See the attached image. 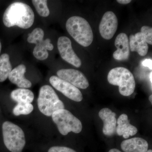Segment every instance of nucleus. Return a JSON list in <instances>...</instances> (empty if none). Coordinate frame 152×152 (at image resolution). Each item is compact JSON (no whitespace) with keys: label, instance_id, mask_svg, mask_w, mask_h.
Masks as SVG:
<instances>
[{"label":"nucleus","instance_id":"obj_1","mask_svg":"<svg viewBox=\"0 0 152 152\" xmlns=\"http://www.w3.org/2000/svg\"><path fill=\"white\" fill-rule=\"evenodd\" d=\"M34 11L29 6L21 2H15L6 9L3 21L7 27L17 26L21 28L28 29L34 24Z\"/></svg>","mask_w":152,"mask_h":152},{"label":"nucleus","instance_id":"obj_2","mask_svg":"<svg viewBox=\"0 0 152 152\" xmlns=\"http://www.w3.org/2000/svg\"><path fill=\"white\" fill-rule=\"evenodd\" d=\"M68 32L82 46L87 47L92 43L94 35L88 22L81 17L73 16L66 23Z\"/></svg>","mask_w":152,"mask_h":152},{"label":"nucleus","instance_id":"obj_3","mask_svg":"<svg viewBox=\"0 0 152 152\" xmlns=\"http://www.w3.org/2000/svg\"><path fill=\"white\" fill-rule=\"evenodd\" d=\"M107 80L110 84L118 86L121 94L125 96H130L134 92L136 83L134 78L126 68L118 67L109 72Z\"/></svg>","mask_w":152,"mask_h":152},{"label":"nucleus","instance_id":"obj_4","mask_svg":"<svg viewBox=\"0 0 152 152\" xmlns=\"http://www.w3.org/2000/svg\"><path fill=\"white\" fill-rule=\"evenodd\" d=\"M37 103L40 111L47 116H51L55 111L65 107L54 90L48 85L43 86L40 89Z\"/></svg>","mask_w":152,"mask_h":152},{"label":"nucleus","instance_id":"obj_5","mask_svg":"<svg viewBox=\"0 0 152 152\" xmlns=\"http://www.w3.org/2000/svg\"><path fill=\"white\" fill-rule=\"evenodd\" d=\"M4 143L11 152H22L26 145L25 134L21 128L10 121L2 125Z\"/></svg>","mask_w":152,"mask_h":152},{"label":"nucleus","instance_id":"obj_6","mask_svg":"<svg viewBox=\"0 0 152 152\" xmlns=\"http://www.w3.org/2000/svg\"><path fill=\"white\" fill-rule=\"evenodd\" d=\"M51 116L59 132L63 135H66L70 132L78 134L82 130L81 122L67 110H58Z\"/></svg>","mask_w":152,"mask_h":152},{"label":"nucleus","instance_id":"obj_7","mask_svg":"<svg viewBox=\"0 0 152 152\" xmlns=\"http://www.w3.org/2000/svg\"><path fill=\"white\" fill-rule=\"evenodd\" d=\"M28 42L34 44L36 46L33 51V55L36 58L43 61L48 58L49 53L48 50L51 51L54 48L50 39L44 40V32L41 28H36L29 34Z\"/></svg>","mask_w":152,"mask_h":152},{"label":"nucleus","instance_id":"obj_8","mask_svg":"<svg viewBox=\"0 0 152 152\" xmlns=\"http://www.w3.org/2000/svg\"><path fill=\"white\" fill-rule=\"evenodd\" d=\"M50 82L55 89L72 100L80 102L83 100V96L80 91L70 83L56 76L50 77Z\"/></svg>","mask_w":152,"mask_h":152},{"label":"nucleus","instance_id":"obj_9","mask_svg":"<svg viewBox=\"0 0 152 152\" xmlns=\"http://www.w3.org/2000/svg\"><path fill=\"white\" fill-rule=\"evenodd\" d=\"M58 48L63 60L77 68L81 66L80 59L74 52L72 42L66 37H61L58 41Z\"/></svg>","mask_w":152,"mask_h":152},{"label":"nucleus","instance_id":"obj_10","mask_svg":"<svg viewBox=\"0 0 152 152\" xmlns=\"http://www.w3.org/2000/svg\"><path fill=\"white\" fill-rule=\"evenodd\" d=\"M58 77L70 83L78 88L86 89L89 86V82L81 72L74 69H62L57 72Z\"/></svg>","mask_w":152,"mask_h":152},{"label":"nucleus","instance_id":"obj_11","mask_svg":"<svg viewBox=\"0 0 152 152\" xmlns=\"http://www.w3.org/2000/svg\"><path fill=\"white\" fill-rule=\"evenodd\" d=\"M118 26V19L115 13L111 11L106 12L99 26L101 35L105 39H110L115 34Z\"/></svg>","mask_w":152,"mask_h":152},{"label":"nucleus","instance_id":"obj_12","mask_svg":"<svg viewBox=\"0 0 152 152\" xmlns=\"http://www.w3.org/2000/svg\"><path fill=\"white\" fill-rule=\"evenodd\" d=\"M99 115L104 123L103 133L105 135L112 136L114 134L116 128V113L107 108L102 109Z\"/></svg>","mask_w":152,"mask_h":152},{"label":"nucleus","instance_id":"obj_13","mask_svg":"<svg viewBox=\"0 0 152 152\" xmlns=\"http://www.w3.org/2000/svg\"><path fill=\"white\" fill-rule=\"evenodd\" d=\"M115 45L117 50L113 53L114 58L118 61L127 60L130 56V46L128 36L125 33L118 35Z\"/></svg>","mask_w":152,"mask_h":152},{"label":"nucleus","instance_id":"obj_14","mask_svg":"<svg viewBox=\"0 0 152 152\" xmlns=\"http://www.w3.org/2000/svg\"><path fill=\"white\" fill-rule=\"evenodd\" d=\"M26 67L23 64L19 65L12 70L9 75L10 81L21 88H27L31 87L32 83L25 77Z\"/></svg>","mask_w":152,"mask_h":152},{"label":"nucleus","instance_id":"obj_15","mask_svg":"<svg viewBox=\"0 0 152 152\" xmlns=\"http://www.w3.org/2000/svg\"><path fill=\"white\" fill-rule=\"evenodd\" d=\"M121 146L125 152H147L148 144L142 138L134 137L123 141Z\"/></svg>","mask_w":152,"mask_h":152},{"label":"nucleus","instance_id":"obj_16","mask_svg":"<svg viewBox=\"0 0 152 152\" xmlns=\"http://www.w3.org/2000/svg\"><path fill=\"white\" fill-rule=\"evenodd\" d=\"M118 126L116 128L117 134L123 136L124 138L128 139L130 136L135 135L138 130L134 126L130 124L128 116L125 114L121 115L117 121Z\"/></svg>","mask_w":152,"mask_h":152},{"label":"nucleus","instance_id":"obj_17","mask_svg":"<svg viewBox=\"0 0 152 152\" xmlns=\"http://www.w3.org/2000/svg\"><path fill=\"white\" fill-rule=\"evenodd\" d=\"M129 42L131 51L137 52L141 56L147 55L148 46L141 33H137L134 35L130 36Z\"/></svg>","mask_w":152,"mask_h":152},{"label":"nucleus","instance_id":"obj_18","mask_svg":"<svg viewBox=\"0 0 152 152\" xmlns=\"http://www.w3.org/2000/svg\"><path fill=\"white\" fill-rule=\"evenodd\" d=\"M11 98L18 103H28L32 102L34 99V93L26 88L17 89L11 93Z\"/></svg>","mask_w":152,"mask_h":152},{"label":"nucleus","instance_id":"obj_19","mask_svg":"<svg viewBox=\"0 0 152 152\" xmlns=\"http://www.w3.org/2000/svg\"><path fill=\"white\" fill-rule=\"evenodd\" d=\"M12 70L10 56L4 53L0 56V82L5 81Z\"/></svg>","mask_w":152,"mask_h":152},{"label":"nucleus","instance_id":"obj_20","mask_svg":"<svg viewBox=\"0 0 152 152\" xmlns=\"http://www.w3.org/2000/svg\"><path fill=\"white\" fill-rule=\"evenodd\" d=\"M32 2L40 16L43 17L48 16L50 12L48 7V1L46 0H33Z\"/></svg>","mask_w":152,"mask_h":152},{"label":"nucleus","instance_id":"obj_21","mask_svg":"<svg viewBox=\"0 0 152 152\" xmlns=\"http://www.w3.org/2000/svg\"><path fill=\"white\" fill-rule=\"evenodd\" d=\"M34 107L31 104L18 103L13 110V113L15 116L27 115L32 112Z\"/></svg>","mask_w":152,"mask_h":152},{"label":"nucleus","instance_id":"obj_22","mask_svg":"<svg viewBox=\"0 0 152 152\" xmlns=\"http://www.w3.org/2000/svg\"><path fill=\"white\" fill-rule=\"evenodd\" d=\"M141 33L148 44L152 45V28L148 26H143L141 29Z\"/></svg>","mask_w":152,"mask_h":152},{"label":"nucleus","instance_id":"obj_23","mask_svg":"<svg viewBox=\"0 0 152 152\" xmlns=\"http://www.w3.org/2000/svg\"><path fill=\"white\" fill-rule=\"evenodd\" d=\"M48 152H77L75 150L64 146H53L50 148Z\"/></svg>","mask_w":152,"mask_h":152},{"label":"nucleus","instance_id":"obj_24","mask_svg":"<svg viewBox=\"0 0 152 152\" xmlns=\"http://www.w3.org/2000/svg\"><path fill=\"white\" fill-rule=\"evenodd\" d=\"M142 64L145 67H147L150 70H152V60L151 59H145L142 62Z\"/></svg>","mask_w":152,"mask_h":152},{"label":"nucleus","instance_id":"obj_25","mask_svg":"<svg viewBox=\"0 0 152 152\" xmlns=\"http://www.w3.org/2000/svg\"><path fill=\"white\" fill-rule=\"evenodd\" d=\"M132 1L131 0H117V2L122 4H127Z\"/></svg>","mask_w":152,"mask_h":152},{"label":"nucleus","instance_id":"obj_26","mask_svg":"<svg viewBox=\"0 0 152 152\" xmlns=\"http://www.w3.org/2000/svg\"><path fill=\"white\" fill-rule=\"evenodd\" d=\"M108 152H122L121 151H119V150L117 149L116 148H113L111 149L110 150V151H109Z\"/></svg>","mask_w":152,"mask_h":152},{"label":"nucleus","instance_id":"obj_27","mask_svg":"<svg viewBox=\"0 0 152 152\" xmlns=\"http://www.w3.org/2000/svg\"><path fill=\"white\" fill-rule=\"evenodd\" d=\"M152 72H151L150 73V81H151V86H152Z\"/></svg>","mask_w":152,"mask_h":152},{"label":"nucleus","instance_id":"obj_28","mask_svg":"<svg viewBox=\"0 0 152 152\" xmlns=\"http://www.w3.org/2000/svg\"><path fill=\"white\" fill-rule=\"evenodd\" d=\"M149 99L150 102H151V103L152 104V95H151L150 96L149 98Z\"/></svg>","mask_w":152,"mask_h":152},{"label":"nucleus","instance_id":"obj_29","mask_svg":"<svg viewBox=\"0 0 152 152\" xmlns=\"http://www.w3.org/2000/svg\"><path fill=\"white\" fill-rule=\"evenodd\" d=\"M1 41H0V53H1Z\"/></svg>","mask_w":152,"mask_h":152},{"label":"nucleus","instance_id":"obj_30","mask_svg":"<svg viewBox=\"0 0 152 152\" xmlns=\"http://www.w3.org/2000/svg\"><path fill=\"white\" fill-rule=\"evenodd\" d=\"M147 152H152V150H148V151H147Z\"/></svg>","mask_w":152,"mask_h":152}]
</instances>
